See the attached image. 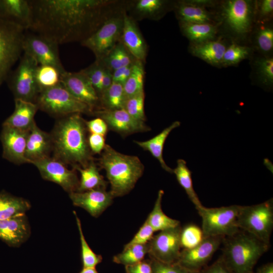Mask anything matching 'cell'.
<instances>
[{"mask_svg": "<svg viewBox=\"0 0 273 273\" xmlns=\"http://www.w3.org/2000/svg\"><path fill=\"white\" fill-rule=\"evenodd\" d=\"M30 30L58 44L80 42L108 18L105 0H32Z\"/></svg>", "mask_w": 273, "mask_h": 273, "instance_id": "cell-1", "label": "cell"}, {"mask_svg": "<svg viewBox=\"0 0 273 273\" xmlns=\"http://www.w3.org/2000/svg\"><path fill=\"white\" fill-rule=\"evenodd\" d=\"M85 120L76 113L60 118L50 133L54 158L72 167H86L93 160Z\"/></svg>", "mask_w": 273, "mask_h": 273, "instance_id": "cell-2", "label": "cell"}, {"mask_svg": "<svg viewBox=\"0 0 273 273\" xmlns=\"http://www.w3.org/2000/svg\"><path fill=\"white\" fill-rule=\"evenodd\" d=\"M99 159L106 173L113 197L123 196L134 188L144 171V166L136 156L123 154L106 145Z\"/></svg>", "mask_w": 273, "mask_h": 273, "instance_id": "cell-3", "label": "cell"}, {"mask_svg": "<svg viewBox=\"0 0 273 273\" xmlns=\"http://www.w3.org/2000/svg\"><path fill=\"white\" fill-rule=\"evenodd\" d=\"M222 253L220 256L233 273H247L268 250V245L254 235L241 230L224 237Z\"/></svg>", "mask_w": 273, "mask_h": 273, "instance_id": "cell-4", "label": "cell"}, {"mask_svg": "<svg viewBox=\"0 0 273 273\" xmlns=\"http://www.w3.org/2000/svg\"><path fill=\"white\" fill-rule=\"evenodd\" d=\"M38 109L58 118L76 113L94 112L87 105L73 97L60 83L41 90L35 101Z\"/></svg>", "mask_w": 273, "mask_h": 273, "instance_id": "cell-5", "label": "cell"}, {"mask_svg": "<svg viewBox=\"0 0 273 273\" xmlns=\"http://www.w3.org/2000/svg\"><path fill=\"white\" fill-rule=\"evenodd\" d=\"M239 229L270 245L273 229V201L250 206H241L237 219Z\"/></svg>", "mask_w": 273, "mask_h": 273, "instance_id": "cell-6", "label": "cell"}, {"mask_svg": "<svg viewBox=\"0 0 273 273\" xmlns=\"http://www.w3.org/2000/svg\"><path fill=\"white\" fill-rule=\"evenodd\" d=\"M241 205H233L215 208L202 206L196 208L202 219L203 238L230 236L239 229L237 219Z\"/></svg>", "mask_w": 273, "mask_h": 273, "instance_id": "cell-7", "label": "cell"}, {"mask_svg": "<svg viewBox=\"0 0 273 273\" xmlns=\"http://www.w3.org/2000/svg\"><path fill=\"white\" fill-rule=\"evenodd\" d=\"M24 30L18 24L0 17V87L20 57Z\"/></svg>", "mask_w": 273, "mask_h": 273, "instance_id": "cell-8", "label": "cell"}, {"mask_svg": "<svg viewBox=\"0 0 273 273\" xmlns=\"http://www.w3.org/2000/svg\"><path fill=\"white\" fill-rule=\"evenodd\" d=\"M38 65L31 56L24 53L17 68L7 77L14 100L35 102L40 92L36 80Z\"/></svg>", "mask_w": 273, "mask_h": 273, "instance_id": "cell-9", "label": "cell"}, {"mask_svg": "<svg viewBox=\"0 0 273 273\" xmlns=\"http://www.w3.org/2000/svg\"><path fill=\"white\" fill-rule=\"evenodd\" d=\"M122 28V13L121 15H112L81 44L93 52L96 60H99L120 41Z\"/></svg>", "mask_w": 273, "mask_h": 273, "instance_id": "cell-10", "label": "cell"}, {"mask_svg": "<svg viewBox=\"0 0 273 273\" xmlns=\"http://www.w3.org/2000/svg\"><path fill=\"white\" fill-rule=\"evenodd\" d=\"M181 229L179 225L154 235L148 243L149 257L165 263H176L182 248Z\"/></svg>", "mask_w": 273, "mask_h": 273, "instance_id": "cell-11", "label": "cell"}, {"mask_svg": "<svg viewBox=\"0 0 273 273\" xmlns=\"http://www.w3.org/2000/svg\"><path fill=\"white\" fill-rule=\"evenodd\" d=\"M58 45L43 36L29 33L24 34L22 48L24 53L31 56L38 65L54 66L63 73L66 71L60 59Z\"/></svg>", "mask_w": 273, "mask_h": 273, "instance_id": "cell-12", "label": "cell"}, {"mask_svg": "<svg viewBox=\"0 0 273 273\" xmlns=\"http://www.w3.org/2000/svg\"><path fill=\"white\" fill-rule=\"evenodd\" d=\"M32 164L37 168L43 179L58 184L69 194L77 191L79 180L75 169H68L66 164L50 156Z\"/></svg>", "mask_w": 273, "mask_h": 273, "instance_id": "cell-13", "label": "cell"}, {"mask_svg": "<svg viewBox=\"0 0 273 273\" xmlns=\"http://www.w3.org/2000/svg\"><path fill=\"white\" fill-rule=\"evenodd\" d=\"M223 238L221 236L203 238L196 245L181 250L176 263L191 271H200L210 260Z\"/></svg>", "mask_w": 273, "mask_h": 273, "instance_id": "cell-14", "label": "cell"}, {"mask_svg": "<svg viewBox=\"0 0 273 273\" xmlns=\"http://www.w3.org/2000/svg\"><path fill=\"white\" fill-rule=\"evenodd\" d=\"M222 16L225 24L235 34L244 35L250 30L252 7L250 1H226L222 6Z\"/></svg>", "mask_w": 273, "mask_h": 273, "instance_id": "cell-15", "label": "cell"}, {"mask_svg": "<svg viewBox=\"0 0 273 273\" xmlns=\"http://www.w3.org/2000/svg\"><path fill=\"white\" fill-rule=\"evenodd\" d=\"M60 82L73 97L87 105L93 111L100 105L96 90L82 70L76 72L66 71L61 74Z\"/></svg>", "mask_w": 273, "mask_h": 273, "instance_id": "cell-16", "label": "cell"}, {"mask_svg": "<svg viewBox=\"0 0 273 273\" xmlns=\"http://www.w3.org/2000/svg\"><path fill=\"white\" fill-rule=\"evenodd\" d=\"M28 132L2 125L0 140L3 158L17 165L29 163L25 157Z\"/></svg>", "mask_w": 273, "mask_h": 273, "instance_id": "cell-17", "label": "cell"}, {"mask_svg": "<svg viewBox=\"0 0 273 273\" xmlns=\"http://www.w3.org/2000/svg\"><path fill=\"white\" fill-rule=\"evenodd\" d=\"M95 112L99 117L105 121L108 128L122 135L147 131L150 129L145 122L134 119L124 109Z\"/></svg>", "mask_w": 273, "mask_h": 273, "instance_id": "cell-18", "label": "cell"}, {"mask_svg": "<svg viewBox=\"0 0 273 273\" xmlns=\"http://www.w3.org/2000/svg\"><path fill=\"white\" fill-rule=\"evenodd\" d=\"M73 204L83 208L94 217H99L113 202L114 198L106 189H95L69 194Z\"/></svg>", "mask_w": 273, "mask_h": 273, "instance_id": "cell-19", "label": "cell"}, {"mask_svg": "<svg viewBox=\"0 0 273 273\" xmlns=\"http://www.w3.org/2000/svg\"><path fill=\"white\" fill-rule=\"evenodd\" d=\"M123 28L120 41L136 60L143 63L147 55V46L135 20L123 11Z\"/></svg>", "mask_w": 273, "mask_h": 273, "instance_id": "cell-20", "label": "cell"}, {"mask_svg": "<svg viewBox=\"0 0 273 273\" xmlns=\"http://www.w3.org/2000/svg\"><path fill=\"white\" fill-rule=\"evenodd\" d=\"M30 234L25 214L0 220V239L10 247H19L27 241Z\"/></svg>", "mask_w": 273, "mask_h": 273, "instance_id": "cell-21", "label": "cell"}, {"mask_svg": "<svg viewBox=\"0 0 273 273\" xmlns=\"http://www.w3.org/2000/svg\"><path fill=\"white\" fill-rule=\"evenodd\" d=\"M52 151L50 133L41 130L35 122L29 131L27 139L25 157L29 163L49 157Z\"/></svg>", "mask_w": 273, "mask_h": 273, "instance_id": "cell-22", "label": "cell"}, {"mask_svg": "<svg viewBox=\"0 0 273 273\" xmlns=\"http://www.w3.org/2000/svg\"><path fill=\"white\" fill-rule=\"evenodd\" d=\"M14 101V111L2 125L28 131L35 122L34 116L38 107L35 103L19 99Z\"/></svg>", "mask_w": 273, "mask_h": 273, "instance_id": "cell-23", "label": "cell"}, {"mask_svg": "<svg viewBox=\"0 0 273 273\" xmlns=\"http://www.w3.org/2000/svg\"><path fill=\"white\" fill-rule=\"evenodd\" d=\"M3 18L12 21L29 29L31 22L32 12L29 1L2 0Z\"/></svg>", "mask_w": 273, "mask_h": 273, "instance_id": "cell-24", "label": "cell"}, {"mask_svg": "<svg viewBox=\"0 0 273 273\" xmlns=\"http://www.w3.org/2000/svg\"><path fill=\"white\" fill-rule=\"evenodd\" d=\"M180 125L179 121H175L152 139L145 141H134V142L143 150L149 151L158 160L162 168L170 173H173V169L165 162L163 157V150L166 140L171 131Z\"/></svg>", "mask_w": 273, "mask_h": 273, "instance_id": "cell-25", "label": "cell"}, {"mask_svg": "<svg viewBox=\"0 0 273 273\" xmlns=\"http://www.w3.org/2000/svg\"><path fill=\"white\" fill-rule=\"evenodd\" d=\"M226 47L220 40H211L198 44H193L191 53L214 66L221 65Z\"/></svg>", "mask_w": 273, "mask_h": 273, "instance_id": "cell-26", "label": "cell"}, {"mask_svg": "<svg viewBox=\"0 0 273 273\" xmlns=\"http://www.w3.org/2000/svg\"><path fill=\"white\" fill-rule=\"evenodd\" d=\"M176 14L180 23H211L210 14L202 5L195 2H179Z\"/></svg>", "mask_w": 273, "mask_h": 273, "instance_id": "cell-27", "label": "cell"}, {"mask_svg": "<svg viewBox=\"0 0 273 273\" xmlns=\"http://www.w3.org/2000/svg\"><path fill=\"white\" fill-rule=\"evenodd\" d=\"M80 172V179L77 192H84L95 189H106L108 183L100 173L99 170L93 160L85 167H73Z\"/></svg>", "mask_w": 273, "mask_h": 273, "instance_id": "cell-28", "label": "cell"}, {"mask_svg": "<svg viewBox=\"0 0 273 273\" xmlns=\"http://www.w3.org/2000/svg\"><path fill=\"white\" fill-rule=\"evenodd\" d=\"M30 207V203L26 199L4 191L0 192V220L25 214Z\"/></svg>", "mask_w": 273, "mask_h": 273, "instance_id": "cell-29", "label": "cell"}, {"mask_svg": "<svg viewBox=\"0 0 273 273\" xmlns=\"http://www.w3.org/2000/svg\"><path fill=\"white\" fill-rule=\"evenodd\" d=\"M163 195L164 191L160 190L153 210L146 220L155 232L161 231L180 225L178 220L168 217L163 212L162 209Z\"/></svg>", "mask_w": 273, "mask_h": 273, "instance_id": "cell-30", "label": "cell"}, {"mask_svg": "<svg viewBox=\"0 0 273 273\" xmlns=\"http://www.w3.org/2000/svg\"><path fill=\"white\" fill-rule=\"evenodd\" d=\"M183 34L194 44L213 40L216 34V28L212 23H180Z\"/></svg>", "mask_w": 273, "mask_h": 273, "instance_id": "cell-31", "label": "cell"}, {"mask_svg": "<svg viewBox=\"0 0 273 273\" xmlns=\"http://www.w3.org/2000/svg\"><path fill=\"white\" fill-rule=\"evenodd\" d=\"M100 60L112 72L132 64L136 60L119 41L114 48Z\"/></svg>", "mask_w": 273, "mask_h": 273, "instance_id": "cell-32", "label": "cell"}, {"mask_svg": "<svg viewBox=\"0 0 273 273\" xmlns=\"http://www.w3.org/2000/svg\"><path fill=\"white\" fill-rule=\"evenodd\" d=\"M173 173L196 209L203 206L193 188L192 172L187 167L186 161L182 159H178L177 166L173 169Z\"/></svg>", "mask_w": 273, "mask_h": 273, "instance_id": "cell-33", "label": "cell"}, {"mask_svg": "<svg viewBox=\"0 0 273 273\" xmlns=\"http://www.w3.org/2000/svg\"><path fill=\"white\" fill-rule=\"evenodd\" d=\"M100 105L103 110H114L123 109L126 100L123 85L113 82L99 97Z\"/></svg>", "mask_w": 273, "mask_h": 273, "instance_id": "cell-34", "label": "cell"}, {"mask_svg": "<svg viewBox=\"0 0 273 273\" xmlns=\"http://www.w3.org/2000/svg\"><path fill=\"white\" fill-rule=\"evenodd\" d=\"M144 63L136 60L129 76L123 84L126 99L144 91Z\"/></svg>", "mask_w": 273, "mask_h": 273, "instance_id": "cell-35", "label": "cell"}, {"mask_svg": "<svg viewBox=\"0 0 273 273\" xmlns=\"http://www.w3.org/2000/svg\"><path fill=\"white\" fill-rule=\"evenodd\" d=\"M166 3L162 0H139L133 6V13L140 19H157L164 11Z\"/></svg>", "mask_w": 273, "mask_h": 273, "instance_id": "cell-36", "label": "cell"}, {"mask_svg": "<svg viewBox=\"0 0 273 273\" xmlns=\"http://www.w3.org/2000/svg\"><path fill=\"white\" fill-rule=\"evenodd\" d=\"M148 251V244L131 245L124 248L122 252L115 255L113 261L125 266L133 265L144 260Z\"/></svg>", "mask_w": 273, "mask_h": 273, "instance_id": "cell-37", "label": "cell"}, {"mask_svg": "<svg viewBox=\"0 0 273 273\" xmlns=\"http://www.w3.org/2000/svg\"><path fill=\"white\" fill-rule=\"evenodd\" d=\"M61 74L54 66L38 65L36 71V80L40 92L59 84Z\"/></svg>", "mask_w": 273, "mask_h": 273, "instance_id": "cell-38", "label": "cell"}, {"mask_svg": "<svg viewBox=\"0 0 273 273\" xmlns=\"http://www.w3.org/2000/svg\"><path fill=\"white\" fill-rule=\"evenodd\" d=\"M75 216L81 243V256L83 268H96L103 259L101 255L96 254L89 246L84 236L80 219L75 211H73Z\"/></svg>", "mask_w": 273, "mask_h": 273, "instance_id": "cell-39", "label": "cell"}, {"mask_svg": "<svg viewBox=\"0 0 273 273\" xmlns=\"http://www.w3.org/2000/svg\"><path fill=\"white\" fill-rule=\"evenodd\" d=\"M145 93L143 91L126 99L123 109L134 119L145 122Z\"/></svg>", "mask_w": 273, "mask_h": 273, "instance_id": "cell-40", "label": "cell"}, {"mask_svg": "<svg viewBox=\"0 0 273 273\" xmlns=\"http://www.w3.org/2000/svg\"><path fill=\"white\" fill-rule=\"evenodd\" d=\"M250 49L245 46L233 43L226 47L224 52L221 65L233 66L246 59L250 54Z\"/></svg>", "mask_w": 273, "mask_h": 273, "instance_id": "cell-41", "label": "cell"}, {"mask_svg": "<svg viewBox=\"0 0 273 273\" xmlns=\"http://www.w3.org/2000/svg\"><path fill=\"white\" fill-rule=\"evenodd\" d=\"M104 70L105 66L98 60H96L90 66L82 70L89 80L99 97L101 93L102 81Z\"/></svg>", "mask_w": 273, "mask_h": 273, "instance_id": "cell-42", "label": "cell"}, {"mask_svg": "<svg viewBox=\"0 0 273 273\" xmlns=\"http://www.w3.org/2000/svg\"><path fill=\"white\" fill-rule=\"evenodd\" d=\"M256 73L261 83L267 86H271L273 83V59L264 57L256 62Z\"/></svg>", "mask_w": 273, "mask_h": 273, "instance_id": "cell-43", "label": "cell"}, {"mask_svg": "<svg viewBox=\"0 0 273 273\" xmlns=\"http://www.w3.org/2000/svg\"><path fill=\"white\" fill-rule=\"evenodd\" d=\"M202 238L201 230L195 225H187L181 229V244L184 248L192 247L197 244Z\"/></svg>", "mask_w": 273, "mask_h": 273, "instance_id": "cell-44", "label": "cell"}, {"mask_svg": "<svg viewBox=\"0 0 273 273\" xmlns=\"http://www.w3.org/2000/svg\"><path fill=\"white\" fill-rule=\"evenodd\" d=\"M257 47L263 52L267 53L273 48V30L270 27L263 26L259 29L256 36Z\"/></svg>", "mask_w": 273, "mask_h": 273, "instance_id": "cell-45", "label": "cell"}, {"mask_svg": "<svg viewBox=\"0 0 273 273\" xmlns=\"http://www.w3.org/2000/svg\"><path fill=\"white\" fill-rule=\"evenodd\" d=\"M155 231L145 221L132 239L124 246V248L138 244H148L154 236Z\"/></svg>", "mask_w": 273, "mask_h": 273, "instance_id": "cell-46", "label": "cell"}, {"mask_svg": "<svg viewBox=\"0 0 273 273\" xmlns=\"http://www.w3.org/2000/svg\"><path fill=\"white\" fill-rule=\"evenodd\" d=\"M151 260L153 273H196L180 266L177 263H165L153 258Z\"/></svg>", "mask_w": 273, "mask_h": 273, "instance_id": "cell-47", "label": "cell"}, {"mask_svg": "<svg viewBox=\"0 0 273 273\" xmlns=\"http://www.w3.org/2000/svg\"><path fill=\"white\" fill-rule=\"evenodd\" d=\"M87 131L90 133L98 134L105 136L108 129L105 121L100 117L85 121Z\"/></svg>", "mask_w": 273, "mask_h": 273, "instance_id": "cell-48", "label": "cell"}, {"mask_svg": "<svg viewBox=\"0 0 273 273\" xmlns=\"http://www.w3.org/2000/svg\"><path fill=\"white\" fill-rule=\"evenodd\" d=\"M87 141L89 149L94 154L101 153L106 145L104 136L98 134L90 133Z\"/></svg>", "mask_w": 273, "mask_h": 273, "instance_id": "cell-49", "label": "cell"}, {"mask_svg": "<svg viewBox=\"0 0 273 273\" xmlns=\"http://www.w3.org/2000/svg\"><path fill=\"white\" fill-rule=\"evenodd\" d=\"M126 273H153L151 260L144 259L134 264L125 266Z\"/></svg>", "mask_w": 273, "mask_h": 273, "instance_id": "cell-50", "label": "cell"}, {"mask_svg": "<svg viewBox=\"0 0 273 273\" xmlns=\"http://www.w3.org/2000/svg\"><path fill=\"white\" fill-rule=\"evenodd\" d=\"M196 273H233L225 265L220 257L211 265L204 267Z\"/></svg>", "mask_w": 273, "mask_h": 273, "instance_id": "cell-51", "label": "cell"}, {"mask_svg": "<svg viewBox=\"0 0 273 273\" xmlns=\"http://www.w3.org/2000/svg\"><path fill=\"white\" fill-rule=\"evenodd\" d=\"M133 63L114 71L112 72L113 82L119 83L123 85L131 72Z\"/></svg>", "mask_w": 273, "mask_h": 273, "instance_id": "cell-52", "label": "cell"}, {"mask_svg": "<svg viewBox=\"0 0 273 273\" xmlns=\"http://www.w3.org/2000/svg\"><path fill=\"white\" fill-rule=\"evenodd\" d=\"M273 12V1L263 0L259 5V14L262 18L267 17L272 15Z\"/></svg>", "mask_w": 273, "mask_h": 273, "instance_id": "cell-53", "label": "cell"}, {"mask_svg": "<svg viewBox=\"0 0 273 273\" xmlns=\"http://www.w3.org/2000/svg\"><path fill=\"white\" fill-rule=\"evenodd\" d=\"M113 82L112 72L105 66L104 72L102 81L101 95L107 89L112 85Z\"/></svg>", "mask_w": 273, "mask_h": 273, "instance_id": "cell-54", "label": "cell"}, {"mask_svg": "<svg viewBox=\"0 0 273 273\" xmlns=\"http://www.w3.org/2000/svg\"><path fill=\"white\" fill-rule=\"evenodd\" d=\"M255 273H273V263H267L258 268Z\"/></svg>", "mask_w": 273, "mask_h": 273, "instance_id": "cell-55", "label": "cell"}, {"mask_svg": "<svg viewBox=\"0 0 273 273\" xmlns=\"http://www.w3.org/2000/svg\"><path fill=\"white\" fill-rule=\"evenodd\" d=\"M79 273H99L96 268H82Z\"/></svg>", "mask_w": 273, "mask_h": 273, "instance_id": "cell-56", "label": "cell"}, {"mask_svg": "<svg viewBox=\"0 0 273 273\" xmlns=\"http://www.w3.org/2000/svg\"><path fill=\"white\" fill-rule=\"evenodd\" d=\"M0 17L3 18L2 1L0 0Z\"/></svg>", "mask_w": 273, "mask_h": 273, "instance_id": "cell-57", "label": "cell"}, {"mask_svg": "<svg viewBox=\"0 0 273 273\" xmlns=\"http://www.w3.org/2000/svg\"><path fill=\"white\" fill-rule=\"evenodd\" d=\"M247 273H255V272H254L253 271H249V272H247Z\"/></svg>", "mask_w": 273, "mask_h": 273, "instance_id": "cell-58", "label": "cell"}]
</instances>
